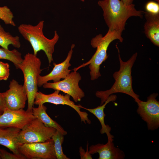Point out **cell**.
<instances>
[{
	"instance_id": "obj_28",
	"label": "cell",
	"mask_w": 159,
	"mask_h": 159,
	"mask_svg": "<svg viewBox=\"0 0 159 159\" xmlns=\"http://www.w3.org/2000/svg\"><path fill=\"white\" fill-rule=\"evenodd\" d=\"M126 5H130L133 4L134 0H121Z\"/></svg>"
},
{
	"instance_id": "obj_14",
	"label": "cell",
	"mask_w": 159,
	"mask_h": 159,
	"mask_svg": "<svg viewBox=\"0 0 159 159\" xmlns=\"http://www.w3.org/2000/svg\"><path fill=\"white\" fill-rule=\"evenodd\" d=\"M113 139H108L105 144L98 143L90 146L89 152L93 154L98 153V159H123L125 155L124 152L115 147L113 142Z\"/></svg>"
},
{
	"instance_id": "obj_8",
	"label": "cell",
	"mask_w": 159,
	"mask_h": 159,
	"mask_svg": "<svg viewBox=\"0 0 159 159\" xmlns=\"http://www.w3.org/2000/svg\"><path fill=\"white\" fill-rule=\"evenodd\" d=\"M19 149L26 159H57L52 138L43 142L23 144Z\"/></svg>"
},
{
	"instance_id": "obj_3",
	"label": "cell",
	"mask_w": 159,
	"mask_h": 159,
	"mask_svg": "<svg viewBox=\"0 0 159 159\" xmlns=\"http://www.w3.org/2000/svg\"><path fill=\"white\" fill-rule=\"evenodd\" d=\"M44 23V21L42 20L34 26L23 24L19 26L18 29L24 38L30 43L33 50V54L37 55L38 52L43 50L50 64L53 61L52 55L54 47L59 37L57 31H55L52 38L49 39L45 37L43 32Z\"/></svg>"
},
{
	"instance_id": "obj_15",
	"label": "cell",
	"mask_w": 159,
	"mask_h": 159,
	"mask_svg": "<svg viewBox=\"0 0 159 159\" xmlns=\"http://www.w3.org/2000/svg\"><path fill=\"white\" fill-rule=\"evenodd\" d=\"M21 130L10 127H0V145L9 149L13 153L19 154L17 137Z\"/></svg>"
},
{
	"instance_id": "obj_16",
	"label": "cell",
	"mask_w": 159,
	"mask_h": 159,
	"mask_svg": "<svg viewBox=\"0 0 159 159\" xmlns=\"http://www.w3.org/2000/svg\"><path fill=\"white\" fill-rule=\"evenodd\" d=\"M146 19L144 25L146 37L155 45L159 46V14H153L144 11Z\"/></svg>"
},
{
	"instance_id": "obj_22",
	"label": "cell",
	"mask_w": 159,
	"mask_h": 159,
	"mask_svg": "<svg viewBox=\"0 0 159 159\" xmlns=\"http://www.w3.org/2000/svg\"><path fill=\"white\" fill-rule=\"evenodd\" d=\"M14 18L13 13L7 6L0 7V19L3 21L6 24L16 26L13 20Z\"/></svg>"
},
{
	"instance_id": "obj_30",
	"label": "cell",
	"mask_w": 159,
	"mask_h": 159,
	"mask_svg": "<svg viewBox=\"0 0 159 159\" xmlns=\"http://www.w3.org/2000/svg\"><path fill=\"white\" fill-rule=\"evenodd\" d=\"M2 114V113L0 112V115Z\"/></svg>"
},
{
	"instance_id": "obj_7",
	"label": "cell",
	"mask_w": 159,
	"mask_h": 159,
	"mask_svg": "<svg viewBox=\"0 0 159 159\" xmlns=\"http://www.w3.org/2000/svg\"><path fill=\"white\" fill-rule=\"evenodd\" d=\"M81 79L80 73L74 71L62 80L52 83L47 82L42 86L44 88L61 91L69 95L75 102H77L80 101L85 96L84 92L79 85Z\"/></svg>"
},
{
	"instance_id": "obj_5",
	"label": "cell",
	"mask_w": 159,
	"mask_h": 159,
	"mask_svg": "<svg viewBox=\"0 0 159 159\" xmlns=\"http://www.w3.org/2000/svg\"><path fill=\"white\" fill-rule=\"evenodd\" d=\"M41 62L37 55L28 53L24 56L19 69L24 76V85L26 92L28 106L27 110L32 112L36 94L38 92V80L42 70Z\"/></svg>"
},
{
	"instance_id": "obj_2",
	"label": "cell",
	"mask_w": 159,
	"mask_h": 159,
	"mask_svg": "<svg viewBox=\"0 0 159 159\" xmlns=\"http://www.w3.org/2000/svg\"><path fill=\"white\" fill-rule=\"evenodd\" d=\"M116 46L118 52L120 69L113 74L115 81L111 88L106 91L96 92V96L101 100L100 105L105 102L110 95L117 93H122L128 95L132 97L137 103L141 101L139 98V96L135 93L133 90L131 75L132 67L136 60L138 53H135L128 60L124 62L121 58L118 47L117 45Z\"/></svg>"
},
{
	"instance_id": "obj_26",
	"label": "cell",
	"mask_w": 159,
	"mask_h": 159,
	"mask_svg": "<svg viewBox=\"0 0 159 159\" xmlns=\"http://www.w3.org/2000/svg\"><path fill=\"white\" fill-rule=\"evenodd\" d=\"M89 144L87 143V145L86 151L85 152L82 146L79 148V153L81 159H92L91 155L89 152Z\"/></svg>"
},
{
	"instance_id": "obj_29",
	"label": "cell",
	"mask_w": 159,
	"mask_h": 159,
	"mask_svg": "<svg viewBox=\"0 0 159 159\" xmlns=\"http://www.w3.org/2000/svg\"><path fill=\"white\" fill-rule=\"evenodd\" d=\"M154 1L159 3V0H153Z\"/></svg>"
},
{
	"instance_id": "obj_9",
	"label": "cell",
	"mask_w": 159,
	"mask_h": 159,
	"mask_svg": "<svg viewBox=\"0 0 159 159\" xmlns=\"http://www.w3.org/2000/svg\"><path fill=\"white\" fill-rule=\"evenodd\" d=\"M157 93L148 97L146 101L141 100L137 103L138 114L146 122L149 130H153L159 127V102L156 99Z\"/></svg>"
},
{
	"instance_id": "obj_21",
	"label": "cell",
	"mask_w": 159,
	"mask_h": 159,
	"mask_svg": "<svg viewBox=\"0 0 159 159\" xmlns=\"http://www.w3.org/2000/svg\"><path fill=\"white\" fill-rule=\"evenodd\" d=\"M64 135L59 131L57 130L52 137L54 143L55 152L57 159H69L63 153L62 144L64 139Z\"/></svg>"
},
{
	"instance_id": "obj_13",
	"label": "cell",
	"mask_w": 159,
	"mask_h": 159,
	"mask_svg": "<svg viewBox=\"0 0 159 159\" xmlns=\"http://www.w3.org/2000/svg\"><path fill=\"white\" fill-rule=\"evenodd\" d=\"M75 45H72L71 49L68 52L65 60L62 62L57 64L53 63L54 67L52 71L48 74L44 76H40L38 80V85L41 87L48 81L53 80V82L60 81L61 79L65 78L70 73L71 70L68 69L71 66L70 61L72 54L73 49Z\"/></svg>"
},
{
	"instance_id": "obj_31",
	"label": "cell",
	"mask_w": 159,
	"mask_h": 159,
	"mask_svg": "<svg viewBox=\"0 0 159 159\" xmlns=\"http://www.w3.org/2000/svg\"><path fill=\"white\" fill-rule=\"evenodd\" d=\"M1 159V157H0V159Z\"/></svg>"
},
{
	"instance_id": "obj_20",
	"label": "cell",
	"mask_w": 159,
	"mask_h": 159,
	"mask_svg": "<svg viewBox=\"0 0 159 159\" xmlns=\"http://www.w3.org/2000/svg\"><path fill=\"white\" fill-rule=\"evenodd\" d=\"M0 59L8 60L12 62L16 68L19 69L23 59L21 54L17 50L14 49L12 50L4 48H0Z\"/></svg>"
},
{
	"instance_id": "obj_19",
	"label": "cell",
	"mask_w": 159,
	"mask_h": 159,
	"mask_svg": "<svg viewBox=\"0 0 159 159\" xmlns=\"http://www.w3.org/2000/svg\"><path fill=\"white\" fill-rule=\"evenodd\" d=\"M19 48L21 46L19 37L12 36L9 33L6 32L0 24V46L3 48L9 49V45Z\"/></svg>"
},
{
	"instance_id": "obj_1",
	"label": "cell",
	"mask_w": 159,
	"mask_h": 159,
	"mask_svg": "<svg viewBox=\"0 0 159 159\" xmlns=\"http://www.w3.org/2000/svg\"><path fill=\"white\" fill-rule=\"evenodd\" d=\"M98 4L102 9L103 16L109 29L122 33L126 21L131 16L143 17L144 11L138 10L133 4L126 5L121 0H101Z\"/></svg>"
},
{
	"instance_id": "obj_25",
	"label": "cell",
	"mask_w": 159,
	"mask_h": 159,
	"mask_svg": "<svg viewBox=\"0 0 159 159\" xmlns=\"http://www.w3.org/2000/svg\"><path fill=\"white\" fill-rule=\"evenodd\" d=\"M146 12L153 14H159V3L154 1H150L145 5Z\"/></svg>"
},
{
	"instance_id": "obj_4",
	"label": "cell",
	"mask_w": 159,
	"mask_h": 159,
	"mask_svg": "<svg viewBox=\"0 0 159 159\" xmlns=\"http://www.w3.org/2000/svg\"><path fill=\"white\" fill-rule=\"evenodd\" d=\"M116 39H118L121 42H123L122 33L110 29L104 36L99 34L92 38L91 44L92 47L96 48L95 53L89 61L74 68L73 70L77 71L80 68L89 65L91 80L97 79L101 76L100 72V65L108 57L107 54L108 48L111 43Z\"/></svg>"
},
{
	"instance_id": "obj_10",
	"label": "cell",
	"mask_w": 159,
	"mask_h": 159,
	"mask_svg": "<svg viewBox=\"0 0 159 159\" xmlns=\"http://www.w3.org/2000/svg\"><path fill=\"white\" fill-rule=\"evenodd\" d=\"M60 91L55 90L53 93L45 94L41 92H37L35 97L34 104L39 105L44 104L48 102L56 105H68L75 110L80 116L81 121L85 123L90 124L91 121L88 117V114L85 112L80 110L79 105L75 104L74 102L70 100V96L67 94L65 95L59 93Z\"/></svg>"
},
{
	"instance_id": "obj_27",
	"label": "cell",
	"mask_w": 159,
	"mask_h": 159,
	"mask_svg": "<svg viewBox=\"0 0 159 159\" xmlns=\"http://www.w3.org/2000/svg\"><path fill=\"white\" fill-rule=\"evenodd\" d=\"M6 107L4 101L2 93H0V112L3 113Z\"/></svg>"
},
{
	"instance_id": "obj_18",
	"label": "cell",
	"mask_w": 159,
	"mask_h": 159,
	"mask_svg": "<svg viewBox=\"0 0 159 159\" xmlns=\"http://www.w3.org/2000/svg\"><path fill=\"white\" fill-rule=\"evenodd\" d=\"M38 107H33L32 112L35 118L40 120L46 127H53L59 131L64 135L67 132L56 122L52 120L46 112L47 107L44 104H39Z\"/></svg>"
},
{
	"instance_id": "obj_23",
	"label": "cell",
	"mask_w": 159,
	"mask_h": 159,
	"mask_svg": "<svg viewBox=\"0 0 159 159\" xmlns=\"http://www.w3.org/2000/svg\"><path fill=\"white\" fill-rule=\"evenodd\" d=\"M9 65L7 63L0 61V80H6L9 78Z\"/></svg>"
},
{
	"instance_id": "obj_11",
	"label": "cell",
	"mask_w": 159,
	"mask_h": 159,
	"mask_svg": "<svg viewBox=\"0 0 159 159\" xmlns=\"http://www.w3.org/2000/svg\"><path fill=\"white\" fill-rule=\"evenodd\" d=\"M35 118L32 112L23 109L12 110L5 107L0 115V127L21 130Z\"/></svg>"
},
{
	"instance_id": "obj_24",
	"label": "cell",
	"mask_w": 159,
	"mask_h": 159,
	"mask_svg": "<svg viewBox=\"0 0 159 159\" xmlns=\"http://www.w3.org/2000/svg\"><path fill=\"white\" fill-rule=\"evenodd\" d=\"M0 154L1 158L2 159H26L21 154L10 153L3 149H0Z\"/></svg>"
},
{
	"instance_id": "obj_17",
	"label": "cell",
	"mask_w": 159,
	"mask_h": 159,
	"mask_svg": "<svg viewBox=\"0 0 159 159\" xmlns=\"http://www.w3.org/2000/svg\"><path fill=\"white\" fill-rule=\"evenodd\" d=\"M117 98V96L116 95L112 94L109 96L103 104L94 108H86L80 105H79L80 108L87 110L96 117L101 125V128L100 130V133L101 134L106 133L108 139H113L114 137L110 133L111 130V127L108 125H106L105 124L104 118L106 115L104 112V109L108 103L110 102L115 101Z\"/></svg>"
},
{
	"instance_id": "obj_6",
	"label": "cell",
	"mask_w": 159,
	"mask_h": 159,
	"mask_svg": "<svg viewBox=\"0 0 159 159\" xmlns=\"http://www.w3.org/2000/svg\"><path fill=\"white\" fill-rule=\"evenodd\" d=\"M57 130L45 126L39 120L35 118L21 130L17 137L19 143L44 142L52 138Z\"/></svg>"
},
{
	"instance_id": "obj_12",
	"label": "cell",
	"mask_w": 159,
	"mask_h": 159,
	"mask_svg": "<svg viewBox=\"0 0 159 159\" xmlns=\"http://www.w3.org/2000/svg\"><path fill=\"white\" fill-rule=\"evenodd\" d=\"M9 89L2 93L6 107L12 110L23 109L27 100V94L24 85L19 84L14 79L10 82Z\"/></svg>"
}]
</instances>
